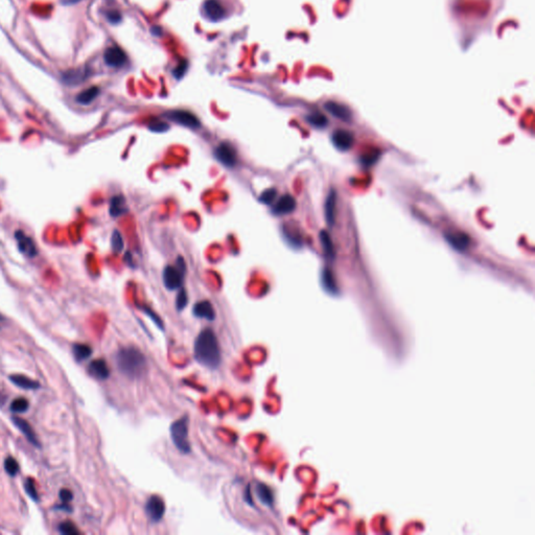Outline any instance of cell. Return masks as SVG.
I'll use <instances>...</instances> for the list:
<instances>
[{
    "instance_id": "1",
    "label": "cell",
    "mask_w": 535,
    "mask_h": 535,
    "mask_svg": "<svg viewBox=\"0 0 535 535\" xmlns=\"http://www.w3.org/2000/svg\"><path fill=\"white\" fill-rule=\"evenodd\" d=\"M196 361L202 366L217 368L221 363V349L217 336L211 329L201 331L195 342Z\"/></svg>"
},
{
    "instance_id": "2",
    "label": "cell",
    "mask_w": 535,
    "mask_h": 535,
    "mask_svg": "<svg viewBox=\"0 0 535 535\" xmlns=\"http://www.w3.org/2000/svg\"><path fill=\"white\" fill-rule=\"evenodd\" d=\"M119 372L129 379L141 376L146 369V358L139 349L135 347L122 348L115 357Z\"/></svg>"
},
{
    "instance_id": "3",
    "label": "cell",
    "mask_w": 535,
    "mask_h": 535,
    "mask_svg": "<svg viewBox=\"0 0 535 535\" xmlns=\"http://www.w3.org/2000/svg\"><path fill=\"white\" fill-rule=\"evenodd\" d=\"M171 438L175 446L183 454L190 451V445L188 440V418L182 417L175 421L171 426Z\"/></svg>"
},
{
    "instance_id": "4",
    "label": "cell",
    "mask_w": 535,
    "mask_h": 535,
    "mask_svg": "<svg viewBox=\"0 0 535 535\" xmlns=\"http://www.w3.org/2000/svg\"><path fill=\"white\" fill-rule=\"evenodd\" d=\"M183 274H184L183 261H181V265H179V267H173V266L165 267V269L163 270V283L165 285V288L172 291L179 289L183 282Z\"/></svg>"
},
{
    "instance_id": "5",
    "label": "cell",
    "mask_w": 535,
    "mask_h": 535,
    "mask_svg": "<svg viewBox=\"0 0 535 535\" xmlns=\"http://www.w3.org/2000/svg\"><path fill=\"white\" fill-rule=\"evenodd\" d=\"M216 158L225 167H234L237 161V155L234 147L227 142L221 143L215 151Z\"/></svg>"
},
{
    "instance_id": "6",
    "label": "cell",
    "mask_w": 535,
    "mask_h": 535,
    "mask_svg": "<svg viewBox=\"0 0 535 535\" xmlns=\"http://www.w3.org/2000/svg\"><path fill=\"white\" fill-rule=\"evenodd\" d=\"M145 512L152 522H159L162 520L165 512V504L158 495L151 496L146 502Z\"/></svg>"
},
{
    "instance_id": "7",
    "label": "cell",
    "mask_w": 535,
    "mask_h": 535,
    "mask_svg": "<svg viewBox=\"0 0 535 535\" xmlns=\"http://www.w3.org/2000/svg\"><path fill=\"white\" fill-rule=\"evenodd\" d=\"M15 238L18 245V249L19 251L24 254L27 257H34L38 253L37 247L33 238L29 235H26L21 230H17L15 232Z\"/></svg>"
},
{
    "instance_id": "8",
    "label": "cell",
    "mask_w": 535,
    "mask_h": 535,
    "mask_svg": "<svg viewBox=\"0 0 535 535\" xmlns=\"http://www.w3.org/2000/svg\"><path fill=\"white\" fill-rule=\"evenodd\" d=\"M331 141H333V144L336 146V149H338L339 151L346 152L352 149L354 144V136L349 131L339 129V130L335 131L333 135H331Z\"/></svg>"
},
{
    "instance_id": "9",
    "label": "cell",
    "mask_w": 535,
    "mask_h": 535,
    "mask_svg": "<svg viewBox=\"0 0 535 535\" xmlns=\"http://www.w3.org/2000/svg\"><path fill=\"white\" fill-rule=\"evenodd\" d=\"M104 60L110 67H122L127 62V54L118 46H112L105 51Z\"/></svg>"
},
{
    "instance_id": "10",
    "label": "cell",
    "mask_w": 535,
    "mask_h": 535,
    "mask_svg": "<svg viewBox=\"0 0 535 535\" xmlns=\"http://www.w3.org/2000/svg\"><path fill=\"white\" fill-rule=\"evenodd\" d=\"M170 118L175 123L180 124L182 126H185L191 129L199 128L200 122L197 116L193 115L190 112L183 111V110H176V111H172L169 114Z\"/></svg>"
},
{
    "instance_id": "11",
    "label": "cell",
    "mask_w": 535,
    "mask_h": 535,
    "mask_svg": "<svg viewBox=\"0 0 535 535\" xmlns=\"http://www.w3.org/2000/svg\"><path fill=\"white\" fill-rule=\"evenodd\" d=\"M205 15L212 21H219L225 17L226 11L219 0H206L203 5Z\"/></svg>"
},
{
    "instance_id": "12",
    "label": "cell",
    "mask_w": 535,
    "mask_h": 535,
    "mask_svg": "<svg viewBox=\"0 0 535 535\" xmlns=\"http://www.w3.org/2000/svg\"><path fill=\"white\" fill-rule=\"evenodd\" d=\"M12 420H13L14 424L16 426V428L22 433V434L26 437V439L29 440L34 446L41 447L40 442H39L38 438H37L35 432H34L32 426L29 422H27L24 419H22V418H20V417H17V416H13Z\"/></svg>"
},
{
    "instance_id": "13",
    "label": "cell",
    "mask_w": 535,
    "mask_h": 535,
    "mask_svg": "<svg viewBox=\"0 0 535 535\" xmlns=\"http://www.w3.org/2000/svg\"><path fill=\"white\" fill-rule=\"evenodd\" d=\"M296 200H295L293 196L283 195L273 207V212L278 216L289 215L296 209Z\"/></svg>"
},
{
    "instance_id": "14",
    "label": "cell",
    "mask_w": 535,
    "mask_h": 535,
    "mask_svg": "<svg viewBox=\"0 0 535 535\" xmlns=\"http://www.w3.org/2000/svg\"><path fill=\"white\" fill-rule=\"evenodd\" d=\"M324 108L328 113H330L333 116L341 119V121L349 122L352 119V112L350 110L342 104H339L337 101H327L324 105Z\"/></svg>"
},
{
    "instance_id": "15",
    "label": "cell",
    "mask_w": 535,
    "mask_h": 535,
    "mask_svg": "<svg viewBox=\"0 0 535 535\" xmlns=\"http://www.w3.org/2000/svg\"><path fill=\"white\" fill-rule=\"evenodd\" d=\"M88 371L97 380H107L110 375V369L103 358H97L92 361L88 366Z\"/></svg>"
},
{
    "instance_id": "16",
    "label": "cell",
    "mask_w": 535,
    "mask_h": 535,
    "mask_svg": "<svg viewBox=\"0 0 535 535\" xmlns=\"http://www.w3.org/2000/svg\"><path fill=\"white\" fill-rule=\"evenodd\" d=\"M445 237L446 242L458 251H464L469 245V237L464 232H447Z\"/></svg>"
},
{
    "instance_id": "17",
    "label": "cell",
    "mask_w": 535,
    "mask_h": 535,
    "mask_svg": "<svg viewBox=\"0 0 535 535\" xmlns=\"http://www.w3.org/2000/svg\"><path fill=\"white\" fill-rule=\"evenodd\" d=\"M192 312H193V315L198 318L214 320L216 317L215 309L214 307H212V304L207 300H203L196 303L195 307H193Z\"/></svg>"
},
{
    "instance_id": "18",
    "label": "cell",
    "mask_w": 535,
    "mask_h": 535,
    "mask_svg": "<svg viewBox=\"0 0 535 535\" xmlns=\"http://www.w3.org/2000/svg\"><path fill=\"white\" fill-rule=\"evenodd\" d=\"M10 381L19 388L25 389V390H36L39 389L41 385L38 381H35L30 379L25 375L22 374H13L10 376Z\"/></svg>"
},
{
    "instance_id": "19",
    "label": "cell",
    "mask_w": 535,
    "mask_h": 535,
    "mask_svg": "<svg viewBox=\"0 0 535 535\" xmlns=\"http://www.w3.org/2000/svg\"><path fill=\"white\" fill-rule=\"evenodd\" d=\"M336 202L337 195L335 190H330L326 197L324 204V214L325 220L329 226H333L335 223V212H336Z\"/></svg>"
},
{
    "instance_id": "20",
    "label": "cell",
    "mask_w": 535,
    "mask_h": 535,
    "mask_svg": "<svg viewBox=\"0 0 535 535\" xmlns=\"http://www.w3.org/2000/svg\"><path fill=\"white\" fill-rule=\"evenodd\" d=\"M87 78V72L85 69H72L68 70L63 75V82L66 85H79L80 83L85 81Z\"/></svg>"
},
{
    "instance_id": "21",
    "label": "cell",
    "mask_w": 535,
    "mask_h": 535,
    "mask_svg": "<svg viewBox=\"0 0 535 535\" xmlns=\"http://www.w3.org/2000/svg\"><path fill=\"white\" fill-rule=\"evenodd\" d=\"M110 215L116 218L124 215L127 211L126 200L123 196H115L110 201Z\"/></svg>"
},
{
    "instance_id": "22",
    "label": "cell",
    "mask_w": 535,
    "mask_h": 535,
    "mask_svg": "<svg viewBox=\"0 0 535 535\" xmlns=\"http://www.w3.org/2000/svg\"><path fill=\"white\" fill-rule=\"evenodd\" d=\"M256 495L261 502L267 506H272L274 502V497L272 490L266 484H258L256 486Z\"/></svg>"
},
{
    "instance_id": "23",
    "label": "cell",
    "mask_w": 535,
    "mask_h": 535,
    "mask_svg": "<svg viewBox=\"0 0 535 535\" xmlns=\"http://www.w3.org/2000/svg\"><path fill=\"white\" fill-rule=\"evenodd\" d=\"M72 353H73V357H75L77 361L82 362L91 357L92 348L87 344L76 343L72 346Z\"/></svg>"
},
{
    "instance_id": "24",
    "label": "cell",
    "mask_w": 535,
    "mask_h": 535,
    "mask_svg": "<svg viewBox=\"0 0 535 535\" xmlns=\"http://www.w3.org/2000/svg\"><path fill=\"white\" fill-rule=\"evenodd\" d=\"M98 94H99L98 87H95V86L90 87L81 92V93L77 96V101L81 105H89L97 97Z\"/></svg>"
},
{
    "instance_id": "25",
    "label": "cell",
    "mask_w": 535,
    "mask_h": 535,
    "mask_svg": "<svg viewBox=\"0 0 535 535\" xmlns=\"http://www.w3.org/2000/svg\"><path fill=\"white\" fill-rule=\"evenodd\" d=\"M321 279H322V283H323V287L326 291L330 293H336L338 291L334 274L328 269V268H325V269L322 271Z\"/></svg>"
},
{
    "instance_id": "26",
    "label": "cell",
    "mask_w": 535,
    "mask_h": 535,
    "mask_svg": "<svg viewBox=\"0 0 535 535\" xmlns=\"http://www.w3.org/2000/svg\"><path fill=\"white\" fill-rule=\"evenodd\" d=\"M320 242H321L322 248H323V251H324L325 255L327 257H329V258H334V256H335L334 245H333V242H331V238H330V235L328 234V232H326V231H321L320 232Z\"/></svg>"
},
{
    "instance_id": "27",
    "label": "cell",
    "mask_w": 535,
    "mask_h": 535,
    "mask_svg": "<svg viewBox=\"0 0 535 535\" xmlns=\"http://www.w3.org/2000/svg\"><path fill=\"white\" fill-rule=\"evenodd\" d=\"M30 408V402L24 398H18L14 400L10 405V409L14 413H24Z\"/></svg>"
},
{
    "instance_id": "28",
    "label": "cell",
    "mask_w": 535,
    "mask_h": 535,
    "mask_svg": "<svg viewBox=\"0 0 535 535\" xmlns=\"http://www.w3.org/2000/svg\"><path fill=\"white\" fill-rule=\"evenodd\" d=\"M307 121L315 128H324L327 126V118L322 113H312L307 117Z\"/></svg>"
},
{
    "instance_id": "29",
    "label": "cell",
    "mask_w": 535,
    "mask_h": 535,
    "mask_svg": "<svg viewBox=\"0 0 535 535\" xmlns=\"http://www.w3.org/2000/svg\"><path fill=\"white\" fill-rule=\"evenodd\" d=\"M24 490L33 501L39 502V494L38 491H37L35 481L32 478H27L24 481Z\"/></svg>"
},
{
    "instance_id": "30",
    "label": "cell",
    "mask_w": 535,
    "mask_h": 535,
    "mask_svg": "<svg viewBox=\"0 0 535 535\" xmlns=\"http://www.w3.org/2000/svg\"><path fill=\"white\" fill-rule=\"evenodd\" d=\"M4 469L11 477H15L18 473H19V464H18V462L14 457L8 456L4 460Z\"/></svg>"
},
{
    "instance_id": "31",
    "label": "cell",
    "mask_w": 535,
    "mask_h": 535,
    "mask_svg": "<svg viewBox=\"0 0 535 535\" xmlns=\"http://www.w3.org/2000/svg\"><path fill=\"white\" fill-rule=\"evenodd\" d=\"M59 531L64 535H78L80 533L76 525L69 521L61 523L59 525Z\"/></svg>"
},
{
    "instance_id": "32",
    "label": "cell",
    "mask_w": 535,
    "mask_h": 535,
    "mask_svg": "<svg viewBox=\"0 0 535 535\" xmlns=\"http://www.w3.org/2000/svg\"><path fill=\"white\" fill-rule=\"evenodd\" d=\"M111 246H112V249L113 251L115 253H119L122 252V250L124 249V239H123V236L122 234L119 233L117 230H115V231L112 233V237H111Z\"/></svg>"
},
{
    "instance_id": "33",
    "label": "cell",
    "mask_w": 535,
    "mask_h": 535,
    "mask_svg": "<svg viewBox=\"0 0 535 535\" xmlns=\"http://www.w3.org/2000/svg\"><path fill=\"white\" fill-rule=\"evenodd\" d=\"M276 197H277V190L274 189V188H270V189H267L265 190L261 197H260V200L261 202L265 203V204L267 205H271L272 203L275 201Z\"/></svg>"
},
{
    "instance_id": "34",
    "label": "cell",
    "mask_w": 535,
    "mask_h": 535,
    "mask_svg": "<svg viewBox=\"0 0 535 535\" xmlns=\"http://www.w3.org/2000/svg\"><path fill=\"white\" fill-rule=\"evenodd\" d=\"M169 128L170 127L167 123L160 122V121H153L149 124V129L153 132H158V133L165 132L169 130Z\"/></svg>"
},
{
    "instance_id": "35",
    "label": "cell",
    "mask_w": 535,
    "mask_h": 535,
    "mask_svg": "<svg viewBox=\"0 0 535 535\" xmlns=\"http://www.w3.org/2000/svg\"><path fill=\"white\" fill-rule=\"evenodd\" d=\"M187 66H188V65H187V62H186L185 60L180 61V63L178 64V66H177L176 68H175L174 71H173L175 78H176V79H181V78H183V76L185 75V72H186V70H187Z\"/></svg>"
},
{
    "instance_id": "36",
    "label": "cell",
    "mask_w": 535,
    "mask_h": 535,
    "mask_svg": "<svg viewBox=\"0 0 535 535\" xmlns=\"http://www.w3.org/2000/svg\"><path fill=\"white\" fill-rule=\"evenodd\" d=\"M187 302H188V297H187L186 292L184 290H181L178 294L177 300H176V306H177L178 311H182L184 308H185Z\"/></svg>"
},
{
    "instance_id": "37",
    "label": "cell",
    "mask_w": 535,
    "mask_h": 535,
    "mask_svg": "<svg viewBox=\"0 0 535 535\" xmlns=\"http://www.w3.org/2000/svg\"><path fill=\"white\" fill-rule=\"evenodd\" d=\"M59 496H60L61 502L66 503V504H69L73 499V494L71 490H67V488H63V490H61L59 492Z\"/></svg>"
},
{
    "instance_id": "38",
    "label": "cell",
    "mask_w": 535,
    "mask_h": 535,
    "mask_svg": "<svg viewBox=\"0 0 535 535\" xmlns=\"http://www.w3.org/2000/svg\"><path fill=\"white\" fill-rule=\"evenodd\" d=\"M107 18H108V20L110 22L113 23V24H116V23H118L119 21L122 20V15L119 14L117 11H111V12H109L107 14Z\"/></svg>"
},
{
    "instance_id": "39",
    "label": "cell",
    "mask_w": 535,
    "mask_h": 535,
    "mask_svg": "<svg viewBox=\"0 0 535 535\" xmlns=\"http://www.w3.org/2000/svg\"><path fill=\"white\" fill-rule=\"evenodd\" d=\"M375 155H377V154H369V155L364 156L363 159H362V162L364 164H366V165L373 164L375 162V160H376V157H377Z\"/></svg>"
},
{
    "instance_id": "40",
    "label": "cell",
    "mask_w": 535,
    "mask_h": 535,
    "mask_svg": "<svg viewBox=\"0 0 535 535\" xmlns=\"http://www.w3.org/2000/svg\"><path fill=\"white\" fill-rule=\"evenodd\" d=\"M57 509L59 510H63V511H67V512H71L72 508L71 506H69V504H66V503H63V505H59L56 507Z\"/></svg>"
},
{
    "instance_id": "41",
    "label": "cell",
    "mask_w": 535,
    "mask_h": 535,
    "mask_svg": "<svg viewBox=\"0 0 535 535\" xmlns=\"http://www.w3.org/2000/svg\"><path fill=\"white\" fill-rule=\"evenodd\" d=\"M152 33H156L155 35H160L161 31H160V29H159V27H156V26H155V27H154V29L152 30Z\"/></svg>"
}]
</instances>
